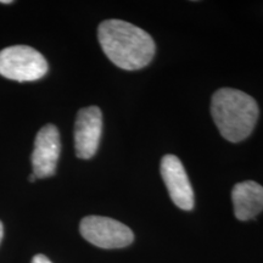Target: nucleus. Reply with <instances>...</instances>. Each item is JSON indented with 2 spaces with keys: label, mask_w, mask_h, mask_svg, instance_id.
I'll list each match as a JSON object with an SVG mask.
<instances>
[{
  "label": "nucleus",
  "mask_w": 263,
  "mask_h": 263,
  "mask_svg": "<svg viewBox=\"0 0 263 263\" xmlns=\"http://www.w3.org/2000/svg\"><path fill=\"white\" fill-rule=\"evenodd\" d=\"M98 39L105 55L122 70H140L155 55V42L149 33L122 20L101 22Z\"/></svg>",
  "instance_id": "nucleus-1"
},
{
  "label": "nucleus",
  "mask_w": 263,
  "mask_h": 263,
  "mask_svg": "<svg viewBox=\"0 0 263 263\" xmlns=\"http://www.w3.org/2000/svg\"><path fill=\"white\" fill-rule=\"evenodd\" d=\"M211 114L222 137L232 143L246 139L258 120V105L249 94L222 88L212 97Z\"/></svg>",
  "instance_id": "nucleus-2"
},
{
  "label": "nucleus",
  "mask_w": 263,
  "mask_h": 263,
  "mask_svg": "<svg viewBox=\"0 0 263 263\" xmlns=\"http://www.w3.org/2000/svg\"><path fill=\"white\" fill-rule=\"evenodd\" d=\"M48 72V62L28 45H14L0 51V74L17 82L41 80Z\"/></svg>",
  "instance_id": "nucleus-3"
},
{
  "label": "nucleus",
  "mask_w": 263,
  "mask_h": 263,
  "mask_svg": "<svg viewBox=\"0 0 263 263\" xmlns=\"http://www.w3.org/2000/svg\"><path fill=\"white\" fill-rule=\"evenodd\" d=\"M80 232L87 241L101 249H122L134 240L133 232L126 224L108 217H84Z\"/></svg>",
  "instance_id": "nucleus-4"
},
{
  "label": "nucleus",
  "mask_w": 263,
  "mask_h": 263,
  "mask_svg": "<svg viewBox=\"0 0 263 263\" xmlns=\"http://www.w3.org/2000/svg\"><path fill=\"white\" fill-rule=\"evenodd\" d=\"M103 130V114L98 106L84 107L78 111L74 124L76 155L89 160L97 154Z\"/></svg>",
  "instance_id": "nucleus-5"
},
{
  "label": "nucleus",
  "mask_w": 263,
  "mask_h": 263,
  "mask_svg": "<svg viewBox=\"0 0 263 263\" xmlns=\"http://www.w3.org/2000/svg\"><path fill=\"white\" fill-rule=\"evenodd\" d=\"M60 133L54 124H47L38 132L32 154L33 174L37 178H47L57 171L60 157Z\"/></svg>",
  "instance_id": "nucleus-6"
},
{
  "label": "nucleus",
  "mask_w": 263,
  "mask_h": 263,
  "mask_svg": "<svg viewBox=\"0 0 263 263\" xmlns=\"http://www.w3.org/2000/svg\"><path fill=\"white\" fill-rule=\"evenodd\" d=\"M161 176L172 201L184 211L193 210L195 199L192 184L182 161L174 155H166L161 161Z\"/></svg>",
  "instance_id": "nucleus-7"
},
{
  "label": "nucleus",
  "mask_w": 263,
  "mask_h": 263,
  "mask_svg": "<svg viewBox=\"0 0 263 263\" xmlns=\"http://www.w3.org/2000/svg\"><path fill=\"white\" fill-rule=\"evenodd\" d=\"M234 215L239 221H249L263 211V186L254 180L235 184L232 192Z\"/></svg>",
  "instance_id": "nucleus-8"
},
{
  "label": "nucleus",
  "mask_w": 263,
  "mask_h": 263,
  "mask_svg": "<svg viewBox=\"0 0 263 263\" xmlns=\"http://www.w3.org/2000/svg\"><path fill=\"white\" fill-rule=\"evenodd\" d=\"M32 263H51V261L44 255H35L32 259Z\"/></svg>",
  "instance_id": "nucleus-9"
},
{
  "label": "nucleus",
  "mask_w": 263,
  "mask_h": 263,
  "mask_svg": "<svg viewBox=\"0 0 263 263\" xmlns=\"http://www.w3.org/2000/svg\"><path fill=\"white\" fill-rule=\"evenodd\" d=\"M3 234H4V230H3V223L0 222V242H2L3 239Z\"/></svg>",
  "instance_id": "nucleus-10"
},
{
  "label": "nucleus",
  "mask_w": 263,
  "mask_h": 263,
  "mask_svg": "<svg viewBox=\"0 0 263 263\" xmlns=\"http://www.w3.org/2000/svg\"><path fill=\"white\" fill-rule=\"evenodd\" d=\"M11 0H0V4H11Z\"/></svg>",
  "instance_id": "nucleus-11"
},
{
  "label": "nucleus",
  "mask_w": 263,
  "mask_h": 263,
  "mask_svg": "<svg viewBox=\"0 0 263 263\" xmlns=\"http://www.w3.org/2000/svg\"><path fill=\"white\" fill-rule=\"evenodd\" d=\"M35 179H37V177H35V176H34V174H33V173H32V176H31V177H29V182H34V180H35Z\"/></svg>",
  "instance_id": "nucleus-12"
}]
</instances>
